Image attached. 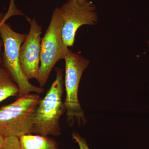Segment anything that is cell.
<instances>
[{"label":"cell","mask_w":149,"mask_h":149,"mask_svg":"<svg viewBox=\"0 0 149 149\" xmlns=\"http://www.w3.org/2000/svg\"><path fill=\"white\" fill-rule=\"evenodd\" d=\"M55 80L37 106L32 133L42 136L61 135L60 119L65 111L62 97L64 80L62 70L55 69Z\"/></svg>","instance_id":"6da1fadb"},{"label":"cell","mask_w":149,"mask_h":149,"mask_svg":"<svg viewBox=\"0 0 149 149\" xmlns=\"http://www.w3.org/2000/svg\"><path fill=\"white\" fill-rule=\"evenodd\" d=\"M39 94H29L19 97L13 102L0 108V135L19 138L32 134Z\"/></svg>","instance_id":"7a4b0ae2"},{"label":"cell","mask_w":149,"mask_h":149,"mask_svg":"<svg viewBox=\"0 0 149 149\" xmlns=\"http://www.w3.org/2000/svg\"><path fill=\"white\" fill-rule=\"evenodd\" d=\"M0 35L3 44L4 51L2 54L3 66L10 73L13 79L18 86L19 97H23L31 93L40 94L44 89L29 83L22 72L19 61L20 47L27 35L14 31L10 24L0 17Z\"/></svg>","instance_id":"3957f363"},{"label":"cell","mask_w":149,"mask_h":149,"mask_svg":"<svg viewBox=\"0 0 149 149\" xmlns=\"http://www.w3.org/2000/svg\"><path fill=\"white\" fill-rule=\"evenodd\" d=\"M62 22L58 8L54 10L49 25L41 40V56L38 83L43 88L47 82L51 71L57 62L69 52L62 37Z\"/></svg>","instance_id":"277c9868"},{"label":"cell","mask_w":149,"mask_h":149,"mask_svg":"<svg viewBox=\"0 0 149 149\" xmlns=\"http://www.w3.org/2000/svg\"><path fill=\"white\" fill-rule=\"evenodd\" d=\"M64 60L66 98L64 103L67 122L70 125L73 124L75 121L79 125L85 124L86 120L84 111L78 100V91L82 74L90 64V61L71 51H70Z\"/></svg>","instance_id":"5b68a950"},{"label":"cell","mask_w":149,"mask_h":149,"mask_svg":"<svg viewBox=\"0 0 149 149\" xmlns=\"http://www.w3.org/2000/svg\"><path fill=\"white\" fill-rule=\"evenodd\" d=\"M62 22V37L64 45L72 47L77 29L84 25H93L98 22L95 6L88 0H71L59 8Z\"/></svg>","instance_id":"8992f818"},{"label":"cell","mask_w":149,"mask_h":149,"mask_svg":"<svg viewBox=\"0 0 149 149\" xmlns=\"http://www.w3.org/2000/svg\"><path fill=\"white\" fill-rule=\"evenodd\" d=\"M30 25L29 33L19 49V63L27 80H37L40 68L42 27L35 19L30 20Z\"/></svg>","instance_id":"52a82bcc"},{"label":"cell","mask_w":149,"mask_h":149,"mask_svg":"<svg viewBox=\"0 0 149 149\" xmlns=\"http://www.w3.org/2000/svg\"><path fill=\"white\" fill-rule=\"evenodd\" d=\"M19 140L21 149H59L56 142L47 136L26 134Z\"/></svg>","instance_id":"ba28073f"},{"label":"cell","mask_w":149,"mask_h":149,"mask_svg":"<svg viewBox=\"0 0 149 149\" xmlns=\"http://www.w3.org/2000/svg\"><path fill=\"white\" fill-rule=\"evenodd\" d=\"M18 86L8 70L0 65V102L11 97L18 96Z\"/></svg>","instance_id":"9c48e42d"},{"label":"cell","mask_w":149,"mask_h":149,"mask_svg":"<svg viewBox=\"0 0 149 149\" xmlns=\"http://www.w3.org/2000/svg\"><path fill=\"white\" fill-rule=\"evenodd\" d=\"M1 149H21L19 138L15 136L6 137Z\"/></svg>","instance_id":"30bf717a"},{"label":"cell","mask_w":149,"mask_h":149,"mask_svg":"<svg viewBox=\"0 0 149 149\" xmlns=\"http://www.w3.org/2000/svg\"><path fill=\"white\" fill-rule=\"evenodd\" d=\"M15 1L16 0H10L8 11L3 17L4 21H6L10 17L14 15H24L23 13L17 8L15 5Z\"/></svg>","instance_id":"8fae6325"},{"label":"cell","mask_w":149,"mask_h":149,"mask_svg":"<svg viewBox=\"0 0 149 149\" xmlns=\"http://www.w3.org/2000/svg\"><path fill=\"white\" fill-rule=\"evenodd\" d=\"M72 139L78 144L80 149H90L88 147L86 140L76 132L72 134Z\"/></svg>","instance_id":"7c38bea8"},{"label":"cell","mask_w":149,"mask_h":149,"mask_svg":"<svg viewBox=\"0 0 149 149\" xmlns=\"http://www.w3.org/2000/svg\"><path fill=\"white\" fill-rule=\"evenodd\" d=\"M3 47L2 40H0V65L2 63V49Z\"/></svg>","instance_id":"4fadbf2b"},{"label":"cell","mask_w":149,"mask_h":149,"mask_svg":"<svg viewBox=\"0 0 149 149\" xmlns=\"http://www.w3.org/2000/svg\"><path fill=\"white\" fill-rule=\"evenodd\" d=\"M6 137L0 135V148L2 147Z\"/></svg>","instance_id":"5bb4252c"},{"label":"cell","mask_w":149,"mask_h":149,"mask_svg":"<svg viewBox=\"0 0 149 149\" xmlns=\"http://www.w3.org/2000/svg\"><path fill=\"white\" fill-rule=\"evenodd\" d=\"M148 44L149 45V40L148 42Z\"/></svg>","instance_id":"9a60e30c"},{"label":"cell","mask_w":149,"mask_h":149,"mask_svg":"<svg viewBox=\"0 0 149 149\" xmlns=\"http://www.w3.org/2000/svg\"><path fill=\"white\" fill-rule=\"evenodd\" d=\"M71 1V0H68V1Z\"/></svg>","instance_id":"2e32d148"},{"label":"cell","mask_w":149,"mask_h":149,"mask_svg":"<svg viewBox=\"0 0 149 149\" xmlns=\"http://www.w3.org/2000/svg\"><path fill=\"white\" fill-rule=\"evenodd\" d=\"M1 148H0V149H1Z\"/></svg>","instance_id":"e0dca14e"}]
</instances>
